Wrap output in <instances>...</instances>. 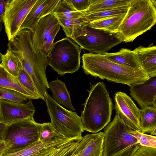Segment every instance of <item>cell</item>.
<instances>
[{
    "label": "cell",
    "instance_id": "1",
    "mask_svg": "<svg viewBox=\"0 0 156 156\" xmlns=\"http://www.w3.org/2000/svg\"><path fill=\"white\" fill-rule=\"evenodd\" d=\"M82 67L85 74L102 80L130 86L143 82L150 78L142 69L118 64L103 55L85 53L82 56Z\"/></svg>",
    "mask_w": 156,
    "mask_h": 156
},
{
    "label": "cell",
    "instance_id": "2",
    "mask_svg": "<svg viewBox=\"0 0 156 156\" xmlns=\"http://www.w3.org/2000/svg\"><path fill=\"white\" fill-rule=\"evenodd\" d=\"M89 95L83 105L81 118L84 130L96 133L110 122L114 106L105 85L99 82L91 85Z\"/></svg>",
    "mask_w": 156,
    "mask_h": 156
},
{
    "label": "cell",
    "instance_id": "3",
    "mask_svg": "<svg viewBox=\"0 0 156 156\" xmlns=\"http://www.w3.org/2000/svg\"><path fill=\"white\" fill-rule=\"evenodd\" d=\"M156 1L154 0H129L124 18L115 34L125 43L133 41L151 29L156 22Z\"/></svg>",
    "mask_w": 156,
    "mask_h": 156
},
{
    "label": "cell",
    "instance_id": "4",
    "mask_svg": "<svg viewBox=\"0 0 156 156\" xmlns=\"http://www.w3.org/2000/svg\"><path fill=\"white\" fill-rule=\"evenodd\" d=\"M44 97L51 125L65 137L80 142L84 130L81 117L56 103L48 92H45Z\"/></svg>",
    "mask_w": 156,
    "mask_h": 156
},
{
    "label": "cell",
    "instance_id": "5",
    "mask_svg": "<svg viewBox=\"0 0 156 156\" xmlns=\"http://www.w3.org/2000/svg\"><path fill=\"white\" fill-rule=\"evenodd\" d=\"M82 49L69 37L58 40L46 55L49 65L61 76L73 74L80 67Z\"/></svg>",
    "mask_w": 156,
    "mask_h": 156
},
{
    "label": "cell",
    "instance_id": "6",
    "mask_svg": "<svg viewBox=\"0 0 156 156\" xmlns=\"http://www.w3.org/2000/svg\"><path fill=\"white\" fill-rule=\"evenodd\" d=\"M40 126L33 117L8 124L2 136L6 146L2 154L17 151L39 140Z\"/></svg>",
    "mask_w": 156,
    "mask_h": 156
},
{
    "label": "cell",
    "instance_id": "7",
    "mask_svg": "<svg viewBox=\"0 0 156 156\" xmlns=\"http://www.w3.org/2000/svg\"><path fill=\"white\" fill-rule=\"evenodd\" d=\"M88 24L76 29L71 38L82 49L103 55L122 42L115 34L92 28Z\"/></svg>",
    "mask_w": 156,
    "mask_h": 156
},
{
    "label": "cell",
    "instance_id": "8",
    "mask_svg": "<svg viewBox=\"0 0 156 156\" xmlns=\"http://www.w3.org/2000/svg\"><path fill=\"white\" fill-rule=\"evenodd\" d=\"M129 129L116 113L104 130L103 156H115L129 146L138 143Z\"/></svg>",
    "mask_w": 156,
    "mask_h": 156
},
{
    "label": "cell",
    "instance_id": "9",
    "mask_svg": "<svg viewBox=\"0 0 156 156\" xmlns=\"http://www.w3.org/2000/svg\"><path fill=\"white\" fill-rule=\"evenodd\" d=\"M37 0H10L5 6L2 21L9 41L20 30L24 20Z\"/></svg>",
    "mask_w": 156,
    "mask_h": 156
},
{
    "label": "cell",
    "instance_id": "10",
    "mask_svg": "<svg viewBox=\"0 0 156 156\" xmlns=\"http://www.w3.org/2000/svg\"><path fill=\"white\" fill-rule=\"evenodd\" d=\"M114 100L116 113L123 122L130 130L140 132L141 110L124 92H116Z\"/></svg>",
    "mask_w": 156,
    "mask_h": 156
},
{
    "label": "cell",
    "instance_id": "11",
    "mask_svg": "<svg viewBox=\"0 0 156 156\" xmlns=\"http://www.w3.org/2000/svg\"><path fill=\"white\" fill-rule=\"evenodd\" d=\"M35 112L31 99L25 103L0 100V122L8 125L32 118Z\"/></svg>",
    "mask_w": 156,
    "mask_h": 156
},
{
    "label": "cell",
    "instance_id": "12",
    "mask_svg": "<svg viewBox=\"0 0 156 156\" xmlns=\"http://www.w3.org/2000/svg\"><path fill=\"white\" fill-rule=\"evenodd\" d=\"M130 95L143 108L151 106L156 108V76L129 86Z\"/></svg>",
    "mask_w": 156,
    "mask_h": 156
},
{
    "label": "cell",
    "instance_id": "13",
    "mask_svg": "<svg viewBox=\"0 0 156 156\" xmlns=\"http://www.w3.org/2000/svg\"><path fill=\"white\" fill-rule=\"evenodd\" d=\"M61 0H37L24 20L20 30L27 29L32 33L39 20L54 12Z\"/></svg>",
    "mask_w": 156,
    "mask_h": 156
},
{
    "label": "cell",
    "instance_id": "14",
    "mask_svg": "<svg viewBox=\"0 0 156 156\" xmlns=\"http://www.w3.org/2000/svg\"><path fill=\"white\" fill-rule=\"evenodd\" d=\"M72 141L68 138L47 143H43L38 140L22 149L3 154L1 156H48Z\"/></svg>",
    "mask_w": 156,
    "mask_h": 156
},
{
    "label": "cell",
    "instance_id": "15",
    "mask_svg": "<svg viewBox=\"0 0 156 156\" xmlns=\"http://www.w3.org/2000/svg\"><path fill=\"white\" fill-rule=\"evenodd\" d=\"M103 139L101 132L82 137L73 151L74 156H103Z\"/></svg>",
    "mask_w": 156,
    "mask_h": 156
},
{
    "label": "cell",
    "instance_id": "16",
    "mask_svg": "<svg viewBox=\"0 0 156 156\" xmlns=\"http://www.w3.org/2000/svg\"><path fill=\"white\" fill-rule=\"evenodd\" d=\"M53 13L41 18L36 26L32 34V41L38 52L49 36L58 24Z\"/></svg>",
    "mask_w": 156,
    "mask_h": 156
},
{
    "label": "cell",
    "instance_id": "17",
    "mask_svg": "<svg viewBox=\"0 0 156 156\" xmlns=\"http://www.w3.org/2000/svg\"><path fill=\"white\" fill-rule=\"evenodd\" d=\"M133 51L142 69L150 77L156 76V46H140Z\"/></svg>",
    "mask_w": 156,
    "mask_h": 156
},
{
    "label": "cell",
    "instance_id": "18",
    "mask_svg": "<svg viewBox=\"0 0 156 156\" xmlns=\"http://www.w3.org/2000/svg\"><path fill=\"white\" fill-rule=\"evenodd\" d=\"M48 83L49 89L52 93L53 100L59 105L62 104L67 108L75 111L65 83L58 78Z\"/></svg>",
    "mask_w": 156,
    "mask_h": 156
},
{
    "label": "cell",
    "instance_id": "19",
    "mask_svg": "<svg viewBox=\"0 0 156 156\" xmlns=\"http://www.w3.org/2000/svg\"><path fill=\"white\" fill-rule=\"evenodd\" d=\"M106 58L118 64L133 68L142 69L133 50L122 48L119 51L103 55Z\"/></svg>",
    "mask_w": 156,
    "mask_h": 156
},
{
    "label": "cell",
    "instance_id": "20",
    "mask_svg": "<svg viewBox=\"0 0 156 156\" xmlns=\"http://www.w3.org/2000/svg\"><path fill=\"white\" fill-rule=\"evenodd\" d=\"M0 87L18 91L30 99H37L20 83L17 77L9 73L0 63Z\"/></svg>",
    "mask_w": 156,
    "mask_h": 156
},
{
    "label": "cell",
    "instance_id": "21",
    "mask_svg": "<svg viewBox=\"0 0 156 156\" xmlns=\"http://www.w3.org/2000/svg\"><path fill=\"white\" fill-rule=\"evenodd\" d=\"M140 132L151 135L156 134V108L147 106L140 112Z\"/></svg>",
    "mask_w": 156,
    "mask_h": 156
},
{
    "label": "cell",
    "instance_id": "22",
    "mask_svg": "<svg viewBox=\"0 0 156 156\" xmlns=\"http://www.w3.org/2000/svg\"><path fill=\"white\" fill-rule=\"evenodd\" d=\"M129 0H90V5L85 11L87 14L128 5Z\"/></svg>",
    "mask_w": 156,
    "mask_h": 156
},
{
    "label": "cell",
    "instance_id": "23",
    "mask_svg": "<svg viewBox=\"0 0 156 156\" xmlns=\"http://www.w3.org/2000/svg\"><path fill=\"white\" fill-rule=\"evenodd\" d=\"M126 14L110 17L89 23V26L111 33L116 34Z\"/></svg>",
    "mask_w": 156,
    "mask_h": 156
},
{
    "label": "cell",
    "instance_id": "24",
    "mask_svg": "<svg viewBox=\"0 0 156 156\" xmlns=\"http://www.w3.org/2000/svg\"><path fill=\"white\" fill-rule=\"evenodd\" d=\"M1 65L9 73L16 77L22 67L18 57L8 49L2 55Z\"/></svg>",
    "mask_w": 156,
    "mask_h": 156
},
{
    "label": "cell",
    "instance_id": "25",
    "mask_svg": "<svg viewBox=\"0 0 156 156\" xmlns=\"http://www.w3.org/2000/svg\"><path fill=\"white\" fill-rule=\"evenodd\" d=\"M128 5L96 12L83 15L85 20L88 23L100 20L126 14Z\"/></svg>",
    "mask_w": 156,
    "mask_h": 156
},
{
    "label": "cell",
    "instance_id": "26",
    "mask_svg": "<svg viewBox=\"0 0 156 156\" xmlns=\"http://www.w3.org/2000/svg\"><path fill=\"white\" fill-rule=\"evenodd\" d=\"M54 15L57 18L58 24L62 27L67 37L71 39L76 29L88 23L83 19L73 20L67 18L62 15Z\"/></svg>",
    "mask_w": 156,
    "mask_h": 156
},
{
    "label": "cell",
    "instance_id": "27",
    "mask_svg": "<svg viewBox=\"0 0 156 156\" xmlns=\"http://www.w3.org/2000/svg\"><path fill=\"white\" fill-rule=\"evenodd\" d=\"M66 138L57 131L50 123L41 124L39 140L42 143L51 142Z\"/></svg>",
    "mask_w": 156,
    "mask_h": 156
},
{
    "label": "cell",
    "instance_id": "28",
    "mask_svg": "<svg viewBox=\"0 0 156 156\" xmlns=\"http://www.w3.org/2000/svg\"><path fill=\"white\" fill-rule=\"evenodd\" d=\"M53 13L54 15H62L67 18L73 20H85L83 14L73 9L65 0H61Z\"/></svg>",
    "mask_w": 156,
    "mask_h": 156
},
{
    "label": "cell",
    "instance_id": "29",
    "mask_svg": "<svg viewBox=\"0 0 156 156\" xmlns=\"http://www.w3.org/2000/svg\"><path fill=\"white\" fill-rule=\"evenodd\" d=\"M27 98L23 94L15 90L0 87V100L24 103Z\"/></svg>",
    "mask_w": 156,
    "mask_h": 156
},
{
    "label": "cell",
    "instance_id": "30",
    "mask_svg": "<svg viewBox=\"0 0 156 156\" xmlns=\"http://www.w3.org/2000/svg\"><path fill=\"white\" fill-rule=\"evenodd\" d=\"M17 78L22 85L29 91L37 99L40 98V96L31 79L22 67L20 70Z\"/></svg>",
    "mask_w": 156,
    "mask_h": 156
},
{
    "label": "cell",
    "instance_id": "31",
    "mask_svg": "<svg viewBox=\"0 0 156 156\" xmlns=\"http://www.w3.org/2000/svg\"><path fill=\"white\" fill-rule=\"evenodd\" d=\"M130 133L137 139L138 143L141 146L156 148L155 136L134 131H132Z\"/></svg>",
    "mask_w": 156,
    "mask_h": 156
},
{
    "label": "cell",
    "instance_id": "32",
    "mask_svg": "<svg viewBox=\"0 0 156 156\" xmlns=\"http://www.w3.org/2000/svg\"><path fill=\"white\" fill-rule=\"evenodd\" d=\"M60 30V26L58 24L54 30L44 41L43 46L39 52L46 55L50 51L54 44V40L57 33Z\"/></svg>",
    "mask_w": 156,
    "mask_h": 156
},
{
    "label": "cell",
    "instance_id": "33",
    "mask_svg": "<svg viewBox=\"0 0 156 156\" xmlns=\"http://www.w3.org/2000/svg\"><path fill=\"white\" fill-rule=\"evenodd\" d=\"M67 3L76 11L82 12L88 8L90 0H65Z\"/></svg>",
    "mask_w": 156,
    "mask_h": 156
},
{
    "label": "cell",
    "instance_id": "34",
    "mask_svg": "<svg viewBox=\"0 0 156 156\" xmlns=\"http://www.w3.org/2000/svg\"><path fill=\"white\" fill-rule=\"evenodd\" d=\"M133 156H156V148L140 146Z\"/></svg>",
    "mask_w": 156,
    "mask_h": 156
},
{
    "label": "cell",
    "instance_id": "35",
    "mask_svg": "<svg viewBox=\"0 0 156 156\" xmlns=\"http://www.w3.org/2000/svg\"><path fill=\"white\" fill-rule=\"evenodd\" d=\"M141 145L134 144L125 148L115 156H133Z\"/></svg>",
    "mask_w": 156,
    "mask_h": 156
},
{
    "label": "cell",
    "instance_id": "36",
    "mask_svg": "<svg viewBox=\"0 0 156 156\" xmlns=\"http://www.w3.org/2000/svg\"><path fill=\"white\" fill-rule=\"evenodd\" d=\"M10 0H0V32L2 30V20L6 4Z\"/></svg>",
    "mask_w": 156,
    "mask_h": 156
},
{
    "label": "cell",
    "instance_id": "37",
    "mask_svg": "<svg viewBox=\"0 0 156 156\" xmlns=\"http://www.w3.org/2000/svg\"><path fill=\"white\" fill-rule=\"evenodd\" d=\"M6 149L5 144L2 137L0 136V156H1L5 150Z\"/></svg>",
    "mask_w": 156,
    "mask_h": 156
},
{
    "label": "cell",
    "instance_id": "38",
    "mask_svg": "<svg viewBox=\"0 0 156 156\" xmlns=\"http://www.w3.org/2000/svg\"><path fill=\"white\" fill-rule=\"evenodd\" d=\"M7 124L0 122V136L2 137L3 133Z\"/></svg>",
    "mask_w": 156,
    "mask_h": 156
},
{
    "label": "cell",
    "instance_id": "39",
    "mask_svg": "<svg viewBox=\"0 0 156 156\" xmlns=\"http://www.w3.org/2000/svg\"><path fill=\"white\" fill-rule=\"evenodd\" d=\"M2 55H3L2 54V53L0 52V63H1V61H2Z\"/></svg>",
    "mask_w": 156,
    "mask_h": 156
},
{
    "label": "cell",
    "instance_id": "40",
    "mask_svg": "<svg viewBox=\"0 0 156 156\" xmlns=\"http://www.w3.org/2000/svg\"><path fill=\"white\" fill-rule=\"evenodd\" d=\"M68 156H74V153L73 151Z\"/></svg>",
    "mask_w": 156,
    "mask_h": 156
}]
</instances>
